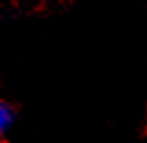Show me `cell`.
Masks as SVG:
<instances>
[{"label":"cell","instance_id":"obj_1","mask_svg":"<svg viewBox=\"0 0 147 143\" xmlns=\"http://www.w3.org/2000/svg\"><path fill=\"white\" fill-rule=\"evenodd\" d=\"M15 117H17V110L13 105H9L7 101H2L0 103V123H2V136L6 140V134L9 130V127L15 123Z\"/></svg>","mask_w":147,"mask_h":143}]
</instances>
